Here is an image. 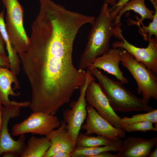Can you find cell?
<instances>
[{
    "label": "cell",
    "instance_id": "cell-15",
    "mask_svg": "<svg viewBox=\"0 0 157 157\" xmlns=\"http://www.w3.org/2000/svg\"><path fill=\"white\" fill-rule=\"evenodd\" d=\"M46 137L51 142V146L44 157H52L61 151L71 153L75 147L72 138L67 129V125L60 120V125L52 130Z\"/></svg>",
    "mask_w": 157,
    "mask_h": 157
},
{
    "label": "cell",
    "instance_id": "cell-3",
    "mask_svg": "<svg viewBox=\"0 0 157 157\" xmlns=\"http://www.w3.org/2000/svg\"><path fill=\"white\" fill-rule=\"evenodd\" d=\"M97 79L101 89L115 111L150 112L154 109L126 89L119 81L113 80L95 67L88 68Z\"/></svg>",
    "mask_w": 157,
    "mask_h": 157
},
{
    "label": "cell",
    "instance_id": "cell-26",
    "mask_svg": "<svg viewBox=\"0 0 157 157\" xmlns=\"http://www.w3.org/2000/svg\"><path fill=\"white\" fill-rule=\"evenodd\" d=\"M6 43L0 31V55L7 56L5 50Z\"/></svg>",
    "mask_w": 157,
    "mask_h": 157
},
{
    "label": "cell",
    "instance_id": "cell-2",
    "mask_svg": "<svg viewBox=\"0 0 157 157\" xmlns=\"http://www.w3.org/2000/svg\"><path fill=\"white\" fill-rule=\"evenodd\" d=\"M108 5L104 3L92 25L87 44L80 57L79 69H87L96 58L110 49V40L114 35L115 26L109 13Z\"/></svg>",
    "mask_w": 157,
    "mask_h": 157
},
{
    "label": "cell",
    "instance_id": "cell-11",
    "mask_svg": "<svg viewBox=\"0 0 157 157\" xmlns=\"http://www.w3.org/2000/svg\"><path fill=\"white\" fill-rule=\"evenodd\" d=\"M88 104L95 108L98 113L115 128L121 129V119L113 110L108 100L95 79L89 83L85 92Z\"/></svg>",
    "mask_w": 157,
    "mask_h": 157
},
{
    "label": "cell",
    "instance_id": "cell-4",
    "mask_svg": "<svg viewBox=\"0 0 157 157\" xmlns=\"http://www.w3.org/2000/svg\"><path fill=\"white\" fill-rule=\"evenodd\" d=\"M6 9L5 26L10 42L17 53L26 52L31 42L23 25L24 10L18 0H1Z\"/></svg>",
    "mask_w": 157,
    "mask_h": 157
},
{
    "label": "cell",
    "instance_id": "cell-8",
    "mask_svg": "<svg viewBox=\"0 0 157 157\" xmlns=\"http://www.w3.org/2000/svg\"><path fill=\"white\" fill-rule=\"evenodd\" d=\"M60 125V121L55 115L33 112L22 122L13 126L12 135L17 136L31 133L46 136Z\"/></svg>",
    "mask_w": 157,
    "mask_h": 157
},
{
    "label": "cell",
    "instance_id": "cell-7",
    "mask_svg": "<svg viewBox=\"0 0 157 157\" xmlns=\"http://www.w3.org/2000/svg\"><path fill=\"white\" fill-rule=\"evenodd\" d=\"M119 26H115L114 36L120 41L114 42L113 48H122L132 55L137 62L145 65L154 74L157 75V37L148 38L149 44L145 48L135 47L124 38Z\"/></svg>",
    "mask_w": 157,
    "mask_h": 157
},
{
    "label": "cell",
    "instance_id": "cell-21",
    "mask_svg": "<svg viewBox=\"0 0 157 157\" xmlns=\"http://www.w3.org/2000/svg\"><path fill=\"white\" fill-rule=\"evenodd\" d=\"M148 121L154 124L157 128V109L146 113L133 115L131 117H124L121 119V124H128L137 122Z\"/></svg>",
    "mask_w": 157,
    "mask_h": 157
},
{
    "label": "cell",
    "instance_id": "cell-25",
    "mask_svg": "<svg viewBox=\"0 0 157 157\" xmlns=\"http://www.w3.org/2000/svg\"><path fill=\"white\" fill-rule=\"evenodd\" d=\"M0 66L10 68V61L8 56L0 55Z\"/></svg>",
    "mask_w": 157,
    "mask_h": 157
},
{
    "label": "cell",
    "instance_id": "cell-29",
    "mask_svg": "<svg viewBox=\"0 0 157 157\" xmlns=\"http://www.w3.org/2000/svg\"><path fill=\"white\" fill-rule=\"evenodd\" d=\"M3 157H18L19 156L14 152L9 151L4 153L2 155Z\"/></svg>",
    "mask_w": 157,
    "mask_h": 157
},
{
    "label": "cell",
    "instance_id": "cell-24",
    "mask_svg": "<svg viewBox=\"0 0 157 157\" xmlns=\"http://www.w3.org/2000/svg\"><path fill=\"white\" fill-rule=\"evenodd\" d=\"M130 0H119L116 3L109 8V13L112 18L114 20L120 10Z\"/></svg>",
    "mask_w": 157,
    "mask_h": 157
},
{
    "label": "cell",
    "instance_id": "cell-27",
    "mask_svg": "<svg viewBox=\"0 0 157 157\" xmlns=\"http://www.w3.org/2000/svg\"><path fill=\"white\" fill-rule=\"evenodd\" d=\"M94 157H117V154H112L109 153V151H106L102 152Z\"/></svg>",
    "mask_w": 157,
    "mask_h": 157
},
{
    "label": "cell",
    "instance_id": "cell-30",
    "mask_svg": "<svg viewBox=\"0 0 157 157\" xmlns=\"http://www.w3.org/2000/svg\"><path fill=\"white\" fill-rule=\"evenodd\" d=\"M2 105L0 103V132L2 124Z\"/></svg>",
    "mask_w": 157,
    "mask_h": 157
},
{
    "label": "cell",
    "instance_id": "cell-1",
    "mask_svg": "<svg viewBox=\"0 0 157 157\" xmlns=\"http://www.w3.org/2000/svg\"><path fill=\"white\" fill-rule=\"evenodd\" d=\"M74 40L58 32L45 33L18 54L31 88L33 112L56 115L85 83L86 71L73 63Z\"/></svg>",
    "mask_w": 157,
    "mask_h": 157
},
{
    "label": "cell",
    "instance_id": "cell-28",
    "mask_svg": "<svg viewBox=\"0 0 157 157\" xmlns=\"http://www.w3.org/2000/svg\"><path fill=\"white\" fill-rule=\"evenodd\" d=\"M52 157H71V156L70 153L61 151L56 154Z\"/></svg>",
    "mask_w": 157,
    "mask_h": 157
},
{
    "label": "cell",
    "instance_id": "cell-12",
    "mask_svg": "<svg viewBox=\"0 0 157 157\" xmlns=\"http://www.w3.org/2000/svg\"><path fill=\"white\" fill-rule=\"evenodd\" d=\"M20 89L19 83L16 75L7 68L0 66V103L4 107L20 105L23 107L30 106V102H18L11 101L9 96H17L20 93H15L13 90Z\"/></svg>",
    "mask_w": 157,
    "mask_h": 157
},
{
    "label": "cell",
    "instance_id": "cell-32",
    "mask_svg": "<svg viewBox=\"0 0 157 157\" xmlns=\"http://www.w3.org/2000/svg\"><path fill=\"white\" fill-rule=\"evenodd\" d=\"M149 156V157H157V146L155 150L151 152H150Z\"/></svg>",
    "mask_w": 157,
    "mask_h": 157
},
{
    "label": "cell",
    "instance_id": "cell-14",
    "mask_svg": "<svg viewBox=\"0 0 157 157\" xmlns=\"http://www.w3.org/2000/svg\"><path fill=\"white\" fill-rule=\"evenodd\" d=\"M121 60L119 48L110 49L101 56L96 58L89 67L101 69L115 76L123 84L129 83L128 79L123 75L119 67Z\"/></svg>",
    "mask_w": 157,
    "mask_h": 157
},
{
    "label": "cell",
    "instance_id": "cell-31",
    "mask_svg": "<svg viewBox=\"0 0 157 157\" xmlns=\"http://www.w3.org/2000/svg\"><path fill=\"white\" fill-rule=\"evenodd\" d=\"M118 0H105L106 3L111 6L115 5Z\"/></svg>",
    "mask_w": 157,
    "mask_h": 157
},
{
    "label": "cell",
    "instance_id": "cell-13",
    "mask_svg": "<svg viewBox=\"0 0 157 157\" xmlns=\"http://www.w3.org/2000/svg\"><path fill=\"white\" fill-rule=\"evenodd\" d=\"M157 146V138L150 139L129 137L122 141L117 157H147L152 148Z\"/></svg>",
    "mask_w": 157,
    "mask_h": 157
},
{
    "label": "cell",
    "instance_id": "cell-6",
    "mask_svg": "<svg viewBox=\"0 0 157 157\" xmlns=\"http://www.w3.org/2000/svg\"><path fill=\"white\" fill-rule=\"evenodd\" d=\"M94 79V76L88 69L85 82L79 88L80 95L78 100L71 102L69 105L70 109L65 110L63 113V121L67 125L68 131L75 144L76 137L87 115L86 90L89 82Z\"/></svg>",
    "mask_w": 157,
    "mask_h": 157
},
{
    "label": "cell",
    "instance_id": "cell-16",
    "mask_svg": "<svg viewBox=\"0 0 157 157\" xmlns=\"http://www.w3.org/2000/svg\"><path fill=\"white\" fill-rule=\"evenodd\" d=\"M145 0H130L126 3L118 13L114 20L115 26H120L122 25L121 21L122 15L125 12L129 10H133L138 13L141 16L138 21H133V24H138L141 23L145 19H149L152 20L154 18L155 11L148 9L145 5Z\"/></svg>",
    "mask_w": 157,
    "mask_h": 157
},
{
    "label": "cell",
    "instance_id": "cell-23",
    "mask_svg": "<svg viewBox=\"0 0 157 157\" xmlns=\"http://www.w3.org/2000/svg\"><path fill=\"white\" fill-rule=\"evenodd\" d=\"M153 123L146 121L128 124H121V129L125 131L146 132L149 131H157V128L154 127Z\"/></svg>",
    "mask_w": 157,
    "mask_h": 157
},
{
    "label": "cell",
    "instance_id": "cell-18",
    "mask_svg": "<svg viewBox=\"0 0 157 157\" xmlns=\"http://www.w3.org/2000/svg\"><path fill=\"white\" fill-rule=\"evenodd\" d=\"M122 144V141L120 139L106 145L89 147H75L71 153V156L72 157H94L103 151L119 152Z\"/></svg>",
    "mask_w": 157,
    "mask_h": 157
},
{
    "label": "cell",
    "instance_id": "cell-20",
    "mask_svg": "<svg viewBox=\"0 0 157 157\" xmlns=\"http://www.w3.org/2000/svg\"><path fill=\"white\" fill-rule=\"evenodd\" d=\"M114 141L104 136H90L79 132L76 139L75 144V147H94L109 145Z\"/></svg>",
    "mask_w": 157,
    "mask_h": 157
},
{
    "label": "cell",
    "instance_id": "cell-5",
    "mask_svg": "<svg viewBox=\"0 0 157 157\" xmlns=\"http://www.w3.org/2000/svg\"><path fill=\"white\" fill-rule=\"evenodd\" d=\"M122 63L136 81L137 93L142 94L143 101L148 104L151 98L157 100V76L142 63L136 61L134 57L122 48Z\"/></svg>",
    "mask_w": 157,
    "mask_h": 157
},
{
    "label": "cell",
    "instance_id": "cell-10",
    "mask_svg": "<svg viewBox=\"0 0 157 157\" xmlns=\"http://www.w3.org/2000/svg\"><path fill=\"white\" fill-rule=\"evenodd\" d=\"M87 115L86 123L82 125L81 129L86 131L85 134L91 135L94 134L104 136L113 141L124 138L125 131L117 129L102 117L91 105L86 106Z\"/></svg>",
    "mask_w": 157,
    "mask_h": 157
},
{
    "label": "cell",
    "instance_id": "cell-17",
    "mask_svg": "<svg viewBox=\"0 0 157 157\" xmlns=\"http://www.w3.org/2000/svg\"><path fill=\"white\" fill-rule=\"evenodd\" d=\"M51 142L47 138L32 136L28 140L26 148L20 157H44L49 148Z\"/></svg>",
    "mask_w": 157,
    "mask_h": 157
},
{
    "label": "cell",
    "instance_id": "cell-9",
    "mask_svg": "<svg viewBox=\"0 0 157 157\" xmlns=\"http://www.w3.org/2000/svg\"><path fill=\"white\" fill-rule=\"evenodd\" d=\"M22 107L20 105L3 107L2 124L0 132V156L5 152L11 151L17 154L20 157L26 148L25 134L19 135L18 140H15L11 137L8 127L10 120L17 117Z\"/></svg>",
    "mask_w": 157,
    "mask_h": 157
},
{
    "label": "cell",
    "instance_id": "cell-22",
    "mask_svg": "<svg viewBox=\"0 0 157 157\" xmlns=\"http://www.w3.org/2000/svg\"><path fill=\"white\" fill-rule=\"evenodd\" d=\"M152 3L155 8V13L154 18L152 22L150 23L148 26H144L142 24V26L139 27L138 32L142 35L144 39L148 40V38H151L153 35L157 37V0H149Z\"/></svg>",
    "mask_w": 157,
    "mask_h": 157
},
{
    "label": "cell",
    "instance_id": "cell-19",
    "mask_svg": "<svg viewBox=\"0 0 157 157\" xmlns=\"http://www.w3.org/2000/svg\"><path fill=\"white\" fill-rule=\"evenodd\" d=\"M4 17V10L0 11V31L5 42L10 61V68L13 71L17 72L20 69L21 61L17 54L13 50L10 42L5 27Z\"/></svg>",
    "mask_w": 157,
    "mask_h": 157
}]
</instances>
